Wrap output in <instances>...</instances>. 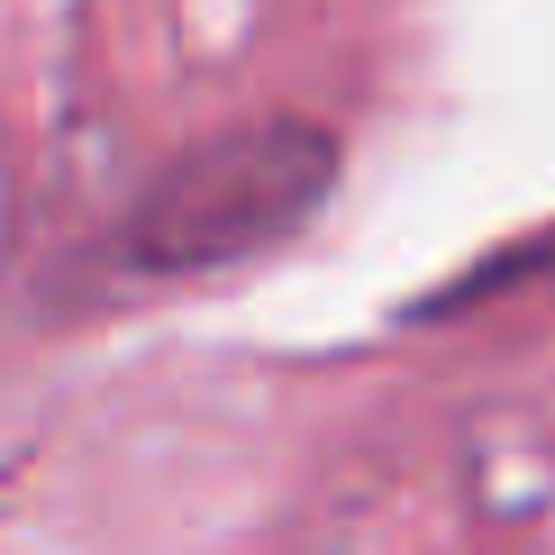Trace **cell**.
Segmentation results:
<instances>
[{
	"label": "cell",
	"instance_id": "6da1fadb",
	"mask_svg": "<svg viewBox=\"0 0 555 555\" xmlns=\"http://www.w3.org/2000/svg\"><path fill=\"white\" fill-rule=\"evenodd\" d=\"M337 182V137L310 119H246L201 137L146 182V201L119 228L137 273H219L264 246H283Z\"/></svg>",
	"mask_w": 555,
	"mask_h": 555
}]
</instances>
